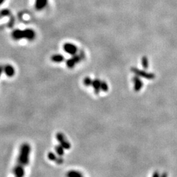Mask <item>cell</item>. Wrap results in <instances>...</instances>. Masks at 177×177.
Returning <instances> with one entry per match:
<instances>
[{
    "label": "cell",
    "instance_id": "1",
    "mask_svg": "<svg viewBox=\"0 0 177 177\" xmlns=\"http://www.w3.org/2000/svg\"><path fill=\"white\" fill-rule=\"evenodd\" d=\"M12 37L14 40H20L21 39H26L30 41L33 40L35 38V32L32 29L27 28L22 30H14L12 33Z\"/></svg>",
    "mask_w": 177,
    "mask_h": 177
},
{
    "label": "cell",
    "instance_id": "2",
    "mask_svg": "<svg viewBox=\"0 0 177 177\" xmlns=\"http://www.w3.org/2000/svg\"><path fill=\"white\" fill-rule=\"evenodd\" d=\"M30 151L31 148L29 144L24 143L23 144L21 145L17 160L19 164L23 165L24 167L28 165Z\"/></svg>",
    "mask_w": 177,
    "mask_h": 177
},
{
    "label": "cell",
    "instance_id": "3",
    "mask_svg": "<svg viewBox=\"0 0 177 177\" xmlns=\"http://www.w3.org/2000/svg\"><path fill=\"white\" fill-rule=\"evenodd\" d=\"M84 58V54L83 52H82V54L80 55H73V56L71 58L68 59L67 61L66 62V64L67 66V67L68 68H73L74 67L75 65L79 62L81 61H82V59H83Z\"/></svg>",
    "mask_w": 177,
    "mask_h": 177
},
{
    "label": "cell",
    "instance_id": "4",
    "mask_svg": "<svg viewBox=\"0 0 177 177\" xmlns=\"http://www.w3.org/2000/svg\"><path fill=\"white\" fill-rule=\"evenodd\" d=\"M56 138L59 144H60L64 149L68 150L70 148H71L70 143L67 141V140H66L65 136L64 135L63 133H62V132H58V133H56Z\"/></svg>",
    "mask_w": 177,
    "mask_h": 177
},
{
    "label": "cell",
    "instance_id": "5",
    "mask_svg": "<svg viewBox=\"0 0 177 177\" xmlns=\"http://www.w3.org/2000/svg\"><path fill=\"white\" fill-rule=\"evenodd\" d=\"M63 49L66 53L71 55H75L77 54L78 48L77 47L70 43H66L63 46Z\"/></svg>",
    "mask_w": 177,
    "mask_h": 177
},
{
    "label": "cell",
    "instance_id": "6",
    "mask_svg": "<svg viewBox=\"0 0 177 177\" xmlns=\"http://www.w3.org/2000/svg\"><path fill=\"white\" fill-rule=\"evenodd\" d=\"M24 173L25 172L23 165L18 164L13 169V174H14V176L17 177L23 176L24 175Z\"/></svg>",
    "mask_w": 177,
    "mask_h": 177
},
{
    "label": "cell",
    "instance_id": "7",
    "mask_svg": "<svg viewBox=\"0 0 177 177\" xmlns=\"http://www.w3.org/2000/svg\"><path fill=\"white\" fill-rule=\"evenodd\" d=\"M47 158L49 160L56 162L57 164H62L63 162H64V159L62 158L61 156H59L58 158L56 156V154H55L53 152H49L47 154Z\"/></svg>",
    "mask_w": 177,
    "mask_h": 177
},
{
    "label": "cell",
    "instance_id": "8",
    "mask_svg": "<svg viewBox=\"0 0 177 177\" xmlns=\"http://www.w3.org/2000/svg\"><path fill=\"white\" fill-rule=\"evenodd\" d=\"M3 72L8 77H12L15 73V70L10 64H6L3 67Z\"/></svg>",
    "mask_w": 177,
    "mask_h": 177
},
{
    "label": "cell",
    "instance_id": "9",
    "mask_svg": "<svg viewBox=\"0 0 177 177\" xmlns=\"http://www.w3.org/2000/svg\"><path fill=\"white\" fill-rule=\"evenodd\" d=\"M132 70L134 71L135 73L138 76H142V77L147 78V79L154 78V75L152 74V73H145V72L141 71L140 70H138L137 68H132Z\"/></svg>",
    "mask_w": 177,
    "mask_h": 177
},
{
    "label": "cell",
    "instance_id": "10",
    "mask_svg": "<svg viewBox=\"0 0 177 177\" xmlns=\"http://www.w3.org/2000/svg\"><path fill=\"white\" fill-rule=\"evenodd\" d=\"M101 83L102 82L100 80H99V79H96L94 80L93 81V83H92V86L94 88V93L96 94H99L100 92V90L101 89Z\"/></svg>",
    "mask_w": 177,
    "mask_h": 177
},
{
    "label": "cell",
    "instance_id": "11",
    "mask_svg": "<svg viewBox=\"0 0 177 177\" xmlns=\"http://www.w3.org/2000/svg\"><path fill=\"white\" fill-rule=\"evenodd\" d=\"M47 4V0H35V8L38 10H42Z\"/></svg>",
    "mask_w": 177,
    "mask_h": 177
},
{
    "label": "cell",
    "instance_id": "12",
    "mask_svg": "<svg viewBox=\"0 0 177 177\" xmlns=\"http://www.w3.org/2000/svg\"><path fill=\"white\" fill-rule=\"evenodd\" d=\"M51 61L56 63H61L64 61V57L61 54H55L51 56Z\"/></svg>",
    "mask_w": 177,
    "mask_h": 177
},
{
    "label": "cell",
    "instance_id": "13",
    "mask_svg": "<svg viewBox=\"0 0 177 177\" xmlns=\"http://www.w3.org/2000/svg\"><path fill=\"white\" fill-rule=\"evenodd\" d=\"M133 81L135 82V88L136 91H139L142 88L143 84L141 80L139 79L138 77H135L133 78Z\"/></svg>",
    "mask_w": 177,
    "mask_h": 177
},
{
    "label": "cell",
    "instance_id": "14",
    "mask_svg": "<svg viewBox=\"0 0 177 177\" xmlns=\"http://www.w3.org/2000/svg\"><path fill=\"white\" fill-rule=\"evenodd\" d=\"M55 151L58 156H62L64 154V148L61 145H56L55 146Z\"/></svg>",
    "mask_w": 177,
    "mask_h": 177
},
{
    "label": "cell",
    "instance_id": "15",
    "mask_svg": "<svg viewBox=\"0 0 177 177\" xmlns=\"http://www.w3.org/2000/svg\"><path fill=\"white\" fill-rule=\"evenodd\" d=\"M66 176L68 177H80L82 176L83 174L77 171H70L66 174Z\"/></svg>",
    "mask_w": 177,
    "mask_h": 177
},
{
    "label": "cell",
    "instance_id": "16",
    "mask_svg": "<svg viewBox=\"0 0 177 177\" xmlns=\"http://www.w3.org/2000/svg\"><path fill=\"white\" fill-rule=\"evenodd\" d=\"M93 81V80H92L90 78L87 77V78H85L83 79V84H84L85 86H90V85H92Z\"/></svg>",
    "mask_w": 177,
    "mask_h": 177
},
{
    "label": "cell",
    "instance_id": "17",
    "mask_svg": "<svg viewBox=\"0 0 177 177\" xmlns=\"http://www.w3.org/2000/svg\"><path fill=\"white\" fill-rule=\"evenodd\" d=\"M100 88H101V90L103 91H105V92H106V91H107L108 90V84L106 82H102Z\"/></svg>",
    "mask_w": 177,
    "mask_h": 177
},
{
    "label": "cell",
    "instance_id": "18",
    "mask_svg": "<svg viewBox=\"0 0 177 177\" xmlns=\"http://www.w3.org/2000/svg\"><path fill=\"white\" fill-rule=\"evenodd\" d=\"M142 64L145 68H148V59L146 57L142 58Z\"/></svg>",
    "mask_w": 177,
    "mask_h": 177
},
{
    "label": "cell",
    "instance_id": "19",
    "mask_svg": "<svg viewBox=\"0 0 177 177\" xmlns=\"http://www.w3.org/2000/svg\"><path fill=\"white\" fill-rule=\"evenodd\" d=\"M3 71V66L0 65V76L2 75V73Z\"/></svg>",
    "mask_w": 177,
    "mask_h": 177
},
{
    "label": "cell",
    "instance_id": "20",
    "mask_svg": "<svg viewBox=\"0 0 177 177\" xmlns=\"http://www.w3.org/2000/svg\"><path fill=\"white\" fill-rule=\"evenodd\" d=\"M5 0H0V5H2L3 2H4Z\"/></svg>",
    "mask_w": 177,
    "mask_h": 177
}]
</instances>
